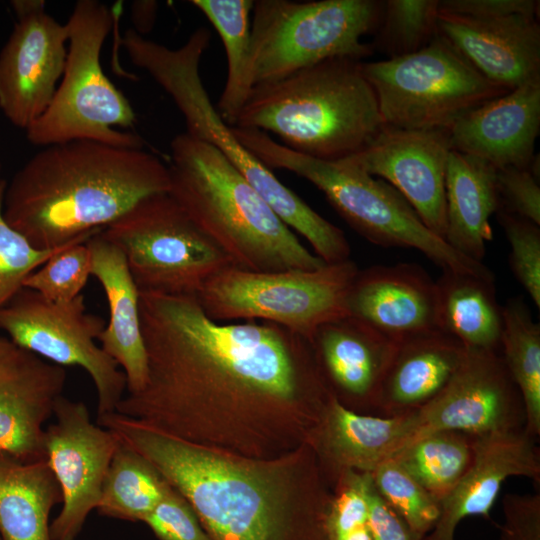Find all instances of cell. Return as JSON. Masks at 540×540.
Listing matches in <instances>:
<instances>
[{
    "mask_svg": "<svg viewBox=\"0 0 540 540\" xmlns=\"http://www.w3.org/2000/svg\"><path fill=\"white\" fill-rule=\"evenodd\" d=\"M143 389L115 412L252 459L308 443L333 396L311 343L266 321L217 322L196 296L140 292Z\"/></svg>",
    "mask_w": 540,
    "mask_h": 540,
    "instance_id": "obj_1",
    "label": "cell"
},
{
    "mask_svg": "<svg viewBox=\"0 0 540 540\" xmlns=\"http://www.w3.org/2000/svg\"><path fill=\"white\" fill-rule=\"evenodd\" d=\"M96 423L159 471L211 540H331L333 493L309 443L262 460L196 445L117 412Z\"/></svg>",
    "mask_w": 540,
    "mask_h": 540,
    "instance_id": "obj_2",
    "label": "cell"
},
{
    "mask_svg": "<svg viewBox=\"0 0 540 540\" xmlns=\"http://www.w3.org/2000/svg\"><path fill=\"white\" fill-rule=\"evenodd\" d=\"M169 187L168 165L143 148L73 140L43 147L13 175L3 214L34 247L55 249L87 241Z\"/></svg>",
    "mask_w": 540,
    "mask_h": 540,
    "instance_id": "obj_3",
    "label": "cell"
},
{
    "mask_svg": "<svg viewBox=\"0 0 540 540\" xmlns=\"http://www.w3.org/2000/svg\"><path fill=\"white\" fill-rule=\"evenodd\" d=\"M168 169V194L234 266L278 272L326 264L212 145L178 134L171 141Z\"/></svg>",
    "mask_w": 540,
    "mask_h": 540,
    "instance_id": "obj_4",
    "label": "cell"
},
{
    "mask_svg": "<svg viewBox=\"0 0 540 540\" xmlns=\"http://www.w3.org/2000/svg\"><path fill=\"white\" fill-rule=\"evenodd\" d=\"M360 60L332 58L253 87L235 127L278 136L289 149L326 161L361 151L384 126Z\"/></svg>",
    "mask_w": 540,
    "mask_h": 540,
    "instance_id": "obj_5",
    "label": "cell"
},
{
    "mask_svg": "<svg viewBox=\"0 0 540 540\" xmlns=\"http://www.w3.org/2000/svg\"><path fill=\"white\" fill-rule=\"evenodd\" d=\"M236 138L269 169H285L316 186L361 236L383 247L420 251L443 270L493 277L482 262L450 247L390 184L347 159L326 161L297 153L268 133L232 126Z\"/></svg>",
    "mask_w": 540,
    "mask_h": 540,
    "instance_id": "obj_6",
    "label": "cell"
},
{
    "mask_svg": "<svg viewBox=\"0 0 540 540\" xmlns=\"http://www.w3.org/2000/svg\"><path fill=\"white\" fill-rule=\"evenodd\" d=\"M210 40V30L199 27L176 49L135 31L127 33L122 44L131 62L147 71L171 96L185 119L186 133L215 147L291 230L312 247L323 245L332 234L331 222L245 148L212 103L200 75L201 58Z\"/></svg>",
    "mask_w": 540,
    "mask_h": 540,
    "instance_id": "obj_7",
    "label": "cell"
},
{
    "mask_svg": "<svg viewBox=\"0 0 540 540\" xmlns=\"http://www.w3.org/2000/svg\"><path fill=\"white\" fill-rule=\"evenodd\" d=\"M66 25L64 72L46 111L25 130L28 141L41 147L91 140L142 148L138 135L117 129L131 128L136 115L101 65V50L113 25L112 12L100 1L79 0Z\"/></svg>",
    "mask_w": 540,
    "mask_h": 540,
    "instance_id": "obj_8",
    "label": "cell"
},
{
    "mask_svg": "<svg viewBox=\"0 0 540 540\" xmlns=\"http://www.w3.org/2000/svg\"><path fill=\"white\" fill-rule=\"evenodd\" d=\"M383 1L254 0L251 24L253 87L332 58L372 53L362 37L375 30Z\"/></svg>",
    "mask_w": 540,
    "mask_h": 540,
    "instance_id": "obj_9",
    "label": "cell"
},
{
    "mask_svg": "<svg viewBox=\"0 0 540 540\" xmlns=\"http://www.w3.org/2000/svg\"><path fill=\"white\" fill-rule=\"evenodd\" d=\"M384 125L448 130L462 116L510 90L480 73L438 33L419 51L362 63Z\"/></svg>",
    "mask_w": 540,
    "mask_h": 540,
    "instance_id": "obj_10",
    "label": "cell"
},
{
    "mask_svg": "<svg viewBox=\"0 0 540 540\" xmlns=\"http://www.w3.org/2000/svg\"><path fill=\"white\" fill-rule=\"evenodd\" d=\"M358 271L350 259L314 270L258 272L230 266L196 294L214 321H266L312 340L317 329L349 315L347 297Z\"/></svg>",
    "mask_w": 540,
    "mask_h": 540,
    "instance_id": "obj_11",
    "label": "cell"
},
{
    "mask_svg": "<svg viewBox=\"0 0 540 540\" xmlns=\"http://www.w3.org/2000/svg\"><path fill=\"white\" fill-rule=\"evenodd\" d=\"M102 234L122 251L140 292L196 296L234 266L168 193L144 198Z\"/></svg>",
    "mask_w": 540,
    "mask_h": 540,
    "instance_id": "obj_12",
    "label": "cell"
},
{
    "mask_svg": "<svg viewBox=\"0 0 540 540\" xmlns=\"http://www.w3.org/2000/svg\"><path fill=\"white\" fill-rule=\"evenodd\" d=\"M105 321L87 312L83 294L66 303L23 287L0 309V330L17 347L59 366H78L94 383L97 416L115 412L126 377L97 343Z\"/></svg>",
    "mask_w": 540,
    "mask_h": 540,
    "instance_id": "obj_13",
    "label": "cell"
},
{
    "mask_svg": "<svg viewBox=\"0 0 540 540\" xmlns=\"http://www.w3.org/2000/svg\"><path fill=\"white\" fill-rule=\"evenodd\" d=\"M55 422L45 429V459L62 493V508L51 522L53 540H76L96 510L119 437L93 423L82 401L63 395L55 403Z\"/></svg>",
    "mask_w": 540,
    "mask_h": 540,
    "instance_id": "obj_14",
    "label": "cell"
},
{
    "mask_svg": "<svg viewBox=\"0 0 540 540\" xmlns=\"http://www.w3.org/2000/svg\"><path fill=\"white\" fill-rule=\"evenodd\" d=\"M17 22L0 52V110L28 129L50 105L67 57L68 28L43 0H13Z\"/></svg>",
    "mask_w": 540,
    "mask_h": 540,
    "instance_id": "obj_15",
    "label": "cell"
},
{
    "mask_svg": "<svg viewBox=\"0 0 540 540\" xmlns=\"http://www.w3.org/2000/svg\"><path fill=\"white\" fill-rule=\"evenodd\" d=\"M415 411L418 436L448 430L478 437L524 429L519 391L500 353L493 351L467 349L446 387Z\"/></svg>",
    "mask_w": 540,
    "mask_h": 540,
    "instance_id": "obj_16",
    "label": "cell"
},
{
    "mask_svg": "<svg viewBox=\"0 0 540 540\" xmlns=\"http://www.w3.org/2000/svg\"><path fill=\"white\" fill-rule=\"evenodd\" d=\"M448 130H407L384 125L358 153L345 158L394 187L423 223L444 239Z\"/></svg>",
    "mask_w": 540,
    "mask_h": 540,
    "instance_id": "obj_17",
    "label": "cell"
},
{
    "mask_svg": "<svg viewBox=\"0 0 540 540\" xmlns=\"http://www.w3.org/2000/svg\"><path fill=\"white\" fill-rule=\"evenodd\" d=\"M64 367L13 347L0 358V453L22 462L45 459V422L62 396Z\"/></svg>",
    "mask_w": 540,
    "mask_h": 540,
    "instance_id": "obj_18",
    "label": "cell"
},
{
    "mask_svg": "<svg viewBox=\"0 0 540 540\" xmlns=\"http://www.w3.org/2000/svg\"><path fill=\"white\" fill-rule=\"evenodd\" d=\"M513 476L539 482L540 456L524 429L473 437L471 462L440 502V516L427 540H455L459 523L470 516L490 520L502 484Z\"/></svg>",
    "mask_w": 540,
    "mask_h": 540,
    "instance_id": "obj_19",
    "label": "cell"
},
{
    "mask_svg": "<svg viewBox=\"0 0 540 540\" xmlns=\"http://www.w3.org/2000/svg\"><path fill=\"white\" fill-rule=\"evenodd\" d=\"M347 310L397 343L438 330L436 283L414 263L358 269L348 293Z\"/></svg>",
    "mask_w": 540,
    "mask_h": 540,
    "instance_id": "obj_20",
    "label": "cell"
},
{
    "mask_svg": "<svg viewBox=\"0 0 540 540\" xmlns=\"http://www.w3.org/2000/svg\"><path fill=\"white\" fill-rule=\"evenodd\" d=\"M540 130V78L471 110L449 129L451 150L486 160L496 169L528 168Z\"/></svg>",
    "mask_w": 540,
    "mask_h": 540,
    "instance_id": "obj_21",
    "label": "cell"
},
{
    "mask_svg": "<svg viewBox=\"0 0 540 540\" xmlns=\"http://www.w3.org/2000/svg\"><path fill=\"white\" fill-rule=\"evenodd\" d=\"M438 30L480 73L512 90L540 78L537 16L471 19L439 11Z\"/></svg>",
    "mask_w": 540,
    "mask_h": 540,
    "instance_id": "obj_22",
    "label": "cell"
},
{
    "mask_svg": "<svg viewBox=\"0 0 540 540\" xmlns=\"http://www.w3.org/2000/svg\"><path fill=\"white\" fill-rule=\"evenodd\" d=\"M416 411L393 416L355 412L331 397L309 444L329 478L346 470L372 473L418 436Z\"/></svg>",
    "mask_w": 540,
    "mask_h": 540,
    "instance_id": "obj_23",
    "label": "cell"
},
{
    "mask_svg": "<svg viewBox=\"0 0 540 540\" xmlns=\"http://www.w3.org/2000/svg\"><path fill=\"white\" fill-rule=\"evenodd\" d=\"M310 343L332 394L345 406L375 408L398 343L350 315L321 325Z\"/></svg>",
    "mask_w": 540,
    "mask_h": 540,
    "instance_id": "obj_24",
    "label": "cell"
},
{
    "mask_svg": "<svg viewBox=\"0 0 540 540\" xmlns=\"http://www.w3.org/2000/svg\"><path fill=\"white\" fill-rule=\"evenodd\" d=\"M91 256V275L103 288L109 320L98 337L103 351L126 377V393L143 389L147 379V356L141 329L140 291L122 251L102 231L86 242Z\"/></svg>",
    "mask_w": 540,
    "mask_h": 540,
    "instance_id": "obj_25",
    "label": "cell"
},
{
    "mask_svg": "<svg viewBox=\"0 0 540 540\" xmlns=\"http://www.w3.org/2000/svg\"><path fill=\"white\" fill-rule=\"evenodd\" d=\"M466 351L458 340L440 330L398 342L375 409L383 416L420 409L446 387L462 364Z\"/></svg>",
    "mask_w": 540,
    "mask_h": 540,
    "instance_id": "obj_26",
    "label": "cell"
},
{
    "mask_svg": "<svg viewBox=\"0 0 540 540\" xmlns=\"http://www.w3.org/2000/svg\"><path fill=\"white\" fill-rule=\"evenodd\" d=\"M444 240L481 262L492 239L490 217L500 209L497 169L484 159L451 150L445 173Z\"/></svg>",
    "mask_w": 540,
    "mask_h": 540,
    "instance_id": "obj_27",
    "label": "cell"
},
{
    "mask_svg": "<svg viewBox=\"0 0 540 540\" xmlns=\"http://www.w3.org/2000/svg\"><path fill=\"white\" fill-rule=\"evenodd\" d=\"M435 283L438 330L466 349L499 352L503 316L495 278L443 270Z\"/></svg>",
    "mask_w": 540,
    "mask_h": 540,
    "instance_id": "obj_28",
    "label": "cell"
},
{
    "mask_svg": "<svg viewBox=\"0 0 540 540\" xmlns=\"http://www.w3.org/2000/svg\"><path fill=\"white\" fill-rule=\"evenodd\" d=\"M59 503L61 489L46 460L22 462L0 453L1 540H53L49 519Z\"/></svg>",
    "mask_w": 540,
    "mask_h": 540,
    "instance_id": "obj_29",
    "label": "cell"
},
{
    "mask_svg": "<svg viewBox=\"0 0 540 540\" xmlns=\"http://www.w3.org/2000/svg\"><path fill=\"white\" fill-rule=\"evenodd\" d=\"M217 31L226 52L227 77L216 110L234 126L252 89L251 25L253 0H192Z\"/></svg>",
    "mask_w": 540,
    "mask_h": 540,
    "instance_id": "obj_30",
    "label": "cell"
},
{
    "mask_svg": "<svg viewBox=\"0 0 540 540\" xmlns=\"http://www.w3.org/2000/svg\"><path fill=\"white\" fill-rule=\"evenodd\" d=\"M502 316L501 357L522 400L524 431L535 438L540 434V326L521 296L506 302Z\"/></svg>",
    "mask_w": 540,
    "mask_h": 540,
    "instance_id": "obj_31",
    "label": "cell"
},
{
    "mask_svg": "<svg viewBox=\"0 0 540 540\" xmlns=\"http://www.w3.org/2000/svg\"><path fill=\"white\" fill-rule=\"evenodd\" d=\"M171 488L146 458L120 439L96 510L105 517L143 522Z\"/></svg>",
    "mask_w": 540,
    "mask_h": 540,
    "instance_id": "obj_32",
    "label": "cell"
},
{
    "mask_svg": "<svg viewBox=\"0 0 540 540\" xmlns=\"http://www.w3.org/2000/svg\"><path fill=\"white\" fill-rule=\"evenodd\" d=\"M472 440V436L456 431L427 432L414 438L391 459L441 502L468 468Z\"/></svg>",
    "mask_w": 540,
    "mask_h": 540,
    "instance_id": "obj_33",
    "label": "cell"
},
{
    "mask_svg": "<svg viewBox=\"0 0 540 540\" xmlns=\"http://www.w3.org/2000/svg\"><path fill=\"white\" fill-rule=\"evenodd\" d=\"M439 0L383 1L374 45L388 59L413 54L439 33Z\"/></svg>",
    "mask_w": 540,
    "mask_h": 540,
    "instance_id": "obj_34",
    "label": "cell"
},
{
    "mask_svg": "<svg viewBox=\"0 0 540 540\" xmlns=\"http://www.w3.org/2000/svg\"><path fill=\"white\" fill-rule=\"evenodd\" d=\"M372 477L380 496L414 531L428 535L433 530L440 516V502L395 460L380 464Z\"/></svg>",
    "mask_w": 540,
    "mask_h": 540,
    "instance_id": "obj_35",
    "label": "cell"
},
{
    "mask_svg": "<svg viewBox=\"0 0 540 540\" xmlns=\"http://www.w3.org/2000/svg\"><path fill=\"white\" fill-rule=\"evenodd\" d=\"M86 242L74 243L52 255L26 278L24 287L56 303L77 298L91 275V256Z\"/></svg>",
    "mask_w": 540,
    "mask_h": 540,
    "instance_id": "obj_36",
    "label": "cell"
},
{
    "mask_svg": "<svg viewBox=\"0 0 540 540\" xmlns=\"http://www.w3.org/2000/svg\"><path fill=\"white\" fill-rule=\"evenodd\" d=\"M6 186L7 181L1 176L0 167V309L24 287V281L31 273L52 255L74 244L55 249L34 247L4 217L3 201Z\"/></svg>",
    "mask_w": 540,
    "mask_h": 540,
    "instance_id": "obj_37",
    "label": "cell"
},
{
    "mask_svg": "<svg viewBox=\"0 0 540 540\" xmlns=\"http://www.w3.org/2000/svg\"><path fill=\"white\" fill-rule=\"evenodd\" d=\"M373 489L372 473L346 470L337 476L328 513L331 540H341L368 525Z\"/></svg>",
    "mask_w": 540,
    "mask_h": 540,
    "instance_id": "obj_38",
    "label": "cell"
},
{
    "mask_svg": "<svg viewBox=\"0 0 540 540\" xmlns=\"http://www.w3.org/2000/svg\"><path fill=\"white\" fill-rule=\"evenodd\" d=\"M497 212L510 246V268L539 309L540 228L535 223L503 209Z\"/></svg>",
    "mask_w": 540,
    "mask_h": 540,
    "instance_id": "obj_39",
    "label": "cell"
},
{
    "mask_svg": "<svg viewBox=\"0 0 540 540\" xmlns=\"http://www.w3.org/2000/svg\"><path fill=\"white\" fill-rule=\"evenodd\" d=\"M143 522L158 540H211L191 505L173 487Z\"/></svg>",
    "mask_w": 540,
    "mask_h": 540,
    "instance_id": "obj_40",
    "label": "cell"
},
{
    "mask_svg": "<svg viewBox=\"0 0 540 540\" xmlns=\"http://www.w3.org/2000/svg\"><path fill=\"white\" fill-rule=\"evenodd\" d=\"M500 209L540 225L539 178L530 168L497 169Z\"/></svg>",
    "mask_w": 540,
    "mask_h": 540,
    "instance_id": "obj_41",
    "label": "cell"
},
{
    "mask_svg": "<svg viewBox=\"0 0 540 540\" xmlns=\"http://www.w3.org/2000/svg\"><path fill=\"white\" fill-rule=\"evenodd\" d=\"M499 540H540V494L507 493Z\"/></svg>",
    "mask_w": 540,
    "mask_h": 540,
    "instance_id": "obj_42",
    "label": "cell"
},
{
    "mask_svg": "<svg viewBox=\"0 0 540 540\" xmlns=\"http://www.w3.org/2000/svg\"><path fill=\"white\" fill-rule=\"evenodd\" d=\"M535 0H439V11L471 19L538 16Z\"/></svg>",
    "mask_w": 540,
    "mask_h": 540,
    "instance_id": "obj_43",
    "label": "cell"
},
{
    "mask_svg": "<svg viewBox=\"0 0 540 540\" xmlns=\"http://www.w3.org/2000/svg\"><path fill=\"white\" fill-rule=\"evenodd\" d=\"M368 527L372 540H427L414 531L380 496L375 485L370 499Z\"/></svg>",
    "mask_w": 540,
    "mask_h": 540,
    "instance_id": "obj_44",
    "label": "cell"
},
{
    "mask_svg": "<svg viewBox=\"0 0 540 540\" xmlns=\"http://www.w3.org/2000/svg\"><path fill=\"white\" fill-rule=\"evenodd\" d=\"M157 3L154 1H136L132 4L131 14L136 32L142 35L149 31L154 23Z\"/></svg>",
    "mask_w": 540,
    "mask_h": 540,
    "instance_id": "obj_45",
    "label": "cell"
},
{
    "mask_svg": "<svg viewBox=\"0 0 540 540\" xmlns=\"http://www.w3.org/2000/svg\"><path fill=\"white\" fill-rule=\"evenodd\" d=\"M341 540H372V536L368 525H366L352 531Z\"/></svg>",
    "mask_w": 540,
    "mask_h": 540,
    "instance_id": "obj_46",
    "label": "cell"
},
{
    "mask_svg": "<svg viewBox=\"0 0 540 540\" xmlns=\"http://www.w3.org/2000/svg\"><path fill=\"white\" fill-rule=\"evenodd\" d=\"M13 345L14 344L8 338L0 337V358L4 356Z\"/></svg>",
    "mask_w": 540,
    "mask_h": 540,
    "instance_id": "obj_47",
    "label": "cell"
},
{
    "mask_svg": "<svg viewBox=\"0 0 540 540\" xmlns=\"http://www.w3.org/2000/svg\"><path fill=\"white\" fill-rule=\"evenodd\" d=\"M0 540H1V537H0Z\"/></svg>",
    "mask_w": 540,
    "mask_h": 540,
    "instance_id": "obj_48",
    "label": "cell"
}]
</instances>
